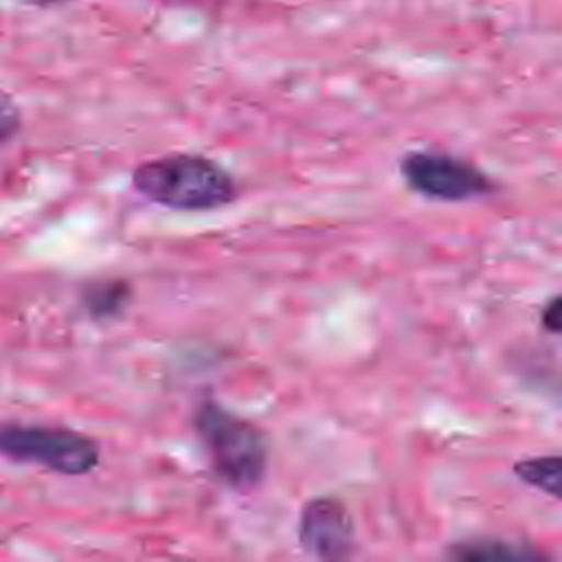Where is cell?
<instances>
[{
  "label": "cell",
  "mask_w": 562,
  "mask_h": 562,
  "mask_svg": "<svg viewBox=\"0 0 562 562\" xmlns=\"http://www.w3.org/2000/svg\"><path fill=\"white\" fill-rule=\"evenodd\" d=\"M0 454L79 476L99 465V443L81 432L50 426L0 424Z\"/></svg>",
  "instance_id": "3957f363"
},
{
  "label": "cell",
  "mask_w": 562,
  "mask_h": 562,
  "mask_svg": "<svg viewBox=\"0 0 562 562\" xmlns=\"http://www.w3.org/2000/svg\"><path fill=\"white\" fill-rule=\"evenodd\" d=\"M446 555L463 562H547L544 553L503 538H470L452 542Z\"/></svg>",
  "instance_id": "8992f818"
},
{
  "label": "cell",
  "mask_w": 562,
  "mask_h": 562,
  "mask_svg": "<svg viewBox=\"0 0 562 562\" xmlns=\"http://www.w3.org/2000/svg\"><path fill=\"white\" fill-rule=\"evenodd\" d=\"M193 430L204 448L213 474L237 492L257 487L268 470L266 432L250 419L204 400L193 413Z\"/></svg>",
  "instance_id": "7a4b0ae2"
},
{
  "label": "cell",
  "mask_w": 562,
  "mask_h": 562,
  "mask_svg": "<svg viewBox=\"0 0 562 562\" xmlns=\"http://www.w3.org/2000/svg\"><path fill=\"white\" fill-rule=\"evenodd\" d=\"M400 171L406 187L428 200L468 202L496 191L494 178L481 167L446 151H408L400 160Z\"/></svg>",
  "instance_id": "277c9868"
},
{
  "label": "cell",
  "mask_w": 562,
  "mask_h": 562,
  "mask_svg": "<svg viewBox=\"0 0 562 562\" xmlns=\"http://www.w3.org/2000/svg\"><path fill=\"white\" fill-rule=\"evenodd\" d=\"M22 116L18 103L11 99V94L0 90V143L9 140L20 130Z\"/></svg>",
  "instance_id": "9c48e42d"
},
{
  "label": "cell",
  "mask_w": 562,
  "mask_h": 562,
  "mask_svg": "<svg viewBox=\"0 0 562 562\" xmlns=\"http://www.w3.org/2000/svg\"><path fill=\"white\" fill-rule=\"evenodd\" d=\"M540 325L551 334L562 331V296L560 294H553L551 301L544 305L542 316H540Z\"/></svg>",
  "instance_id": "30bf717a"
},
{
  "label": "cell",
  "mask_w": 562,
  "mask_h": 562,
  "mask_svg": "<svg viewBox=\"0 0 562 562\" xmlns=\"http://www.w3.org/2000/svg\"><path fill=\"white\" fill-rule=\"evenodd\" d=\"M20 2L31 4V7H55V4H66L72 0H20Z\"/></svg>",
  "instance_id": "8fae6325"
},
{
  "label": "cell",
  "mask_w": 562,
  "mask_h": 562,
  "mask_svg": "<svg viewBox=\"0 0 562 562\" xmlns=\"http://www.w3.org/2000/svg\"><path fill=\"white\" fill-rule=\"evenodd\" d=\"M132 187L149 202L173 211H215L239 193L228 169L191 151H173L136 165Z\"/></svg>",
  "instance_id": "6da1fadb"
},
{
  "label": "cell",
  "mask_w": 562,
  "mask_h": 562,
  "mask_svg": "<svg viewBox=\"0 0 562 562\" xmlns=\"http://www.w3.org/2000/svg\"><path fill=\"white\" fill-rule=\"evenodd\" d=\"M299 544L318 560H347L356 553V527L349 507L331 494L310 498L299 516Z\"/></svg>",
  "instance_id": "5b68a950"
},
{
  "label": "cell",
  "mask_w": 562,
  "mask_h": 562,
  "mask_svg": "<svg viewBox=\"0 0 562 562\" xmlns=\"http://www.w3.org/2000/svg\"><path fill=\"white\" fill-rule=\"evenodd\" d=\"M514 476L518 481L549 494L551 498L562 496V457L558 452L516 461Z\"/></svg>",
  "instance_id": "52a82bcc"
},
{
  "label": "cell",
  "mask_w": 562,
  "mask_h": 562,
  "mask_svg": "<svg viewBox=\"0 0 562 562\" xmlns=\"http://www.w3.org/2000/svg\"><path fill=\"white\" fill-rule=\"evenodd\" d=\"M130 296H132V290L127 281L110 279V281H99L88 285L83 292V305L94 318H110L121 314Z\"/></svg>",
  "instance_id": "ba28073f"
}]
</instances>
